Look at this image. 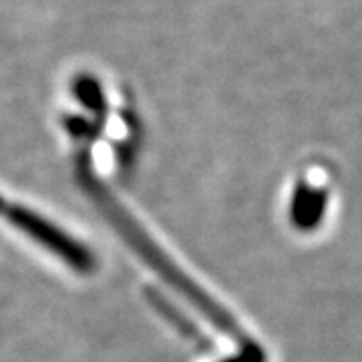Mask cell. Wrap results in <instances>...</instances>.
Segmentation results:
<instances>
[{"label":"cell","instance_id":"2","mask_svg":"<svg viewBox=\"0 0 362 362\" xmlns=\"http://www.w3.org/2000/svg\"><path fill=\"white\" fill-rule=\"evenodd\" d=\"M0 218L8 221L18 232L30 238L35 244L51 252L52 256L65 262L71 270L78 272L83 276H89L97 268V258L83 242L73 238L71 233L61 230L57 223L42 218L40 214L18 204H11L0 197Z\"/></svg>","mask_w":362,"mask_h":362},{"label":"cell","instance_id":"3","mask_svg":"<svg viewBox=\"0 0 362 362\" xmlns=\"http://www.w3.org/2000/svg\"><path fill=\"white\" fill-rule=\"evenodd\" d=\"M324 207H326V189L322 185H312L310 181H304L296 189L292 202V220L298 228L310 230L322 218Z\"/></svg>","mask_w":362,"mask_h":362},{"label":"cell","instance_id":"4","mask_svg":"<svg viewBox=\"0 0 362 362\" xmlns=\"http://www.w3.org/2000/svg\"><path fill=\"white\" fill-rule=\"evenodd\" d=\"M221 362H264V352L256 344L246 342L242 352H238V354H233L232 358H226Z\"/></svg>","mask_w":362,"mask_h":362},{"label":"cell","instance_id":"1","mask_svg":"<svg viewBox=\"0 0 362 362\" xmlns=\"http://www.w3.org/2000/svg\"><path fill=\"white\" fill-rule=\"evenodd\" d=\"M77 175L81 187L87 192V195L93 199V204L99 207V211L111 223V228H115V232L125 240V244L151 270L156 272L165 284L171 286L175 292H180L181 296L185 298L189 304H194L195 310L199 312L202 316H206L207 320L214 324L220 332L232 337L238 342H244L246 344L244 330L228 314V310H223L214 298L209 296L207 292H204L202 286L195 284L194 280L181 270L180 266L169 258L161 247L157 246L156 240L143 230L141 226H139V221H135V218L131 216L129 211L121 206L115 197L109 194V189L105 187L103 183L93 175V169L89 165V156L85 151L78 156Z\"/></svg>","mask_w":362,"mask_h":362}]
</instances>
